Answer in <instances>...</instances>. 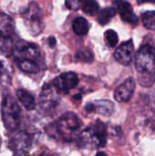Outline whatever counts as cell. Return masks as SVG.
Wrapping results in <instances>:
<instances>
[{
    "mask_svg": "<svg viewBox=\"0 0 155 156\" xmlns=\"http://www.w3.org/2000/svg\"><path fill=\"white\" fill-rule=\"evenodd\" d=\"M81 122L79 117L72 112H68L61 116L55 123V132L58 136L64 141L74 140L80 132Z\"/></svg>",
    "mask_w": 155,
    "mask_h": 156,
    "instance_id": "6da1fadb",
    "label": "cell"
},
{
    "mask_svg": "<svg viewBox=\"0 0 155 156\" xmlns=\"http://www.w3.org/2000/svg\"><path fill=\"white\" fill-rule=\"evenodd\" d=\"M2 121L5 127L9 131L16 130L21 122V112L17 102L9 95H5L1 105Z\"/></svg>",
    "mask_w": 155,
    "mask_h": 156,
    "instance_id": "7a4b0ae2",
    "label": "cell"
},
{
    "mask_svg": "<svg viewBox=\"0 0 155 156\" xmlns=\"http://www.w3.org/2000/svg\"><path fill=\"white\" fill-rule=\"evenodd\" d=\"M16 44L13 20L5 14H0V52L5 56L13 55Z\"/></svg>",
    "mask_w": 155,
    "mask_h": 156,
    "instance_id": "3957f363",
    "label": "cell"
},
{
    "mask_svg": "<svg viewBox=\"0 0 155 156\" xmlns=\"http://www.w3.org/2000/svg\"><path fill=\"white\" fill-rule=\"evenodd\" d=\"M80 140L89 147H102L107 142V130L104 123L97 121L91 126L86 128L80 134Z\"/></svg>",
    "mask_w": 155,
    "mask_h": 156,
    "instance_id": "277c9868",
    "label": "cell"
},
{
    "mask_svg": "<svg viewBox=\"0 0 155 156\" xmlns=\"http://www.w3.org/2000/svg\"><path fill=\"white\" fill-rule=\"evenodd\" d=\"M135 66L139 72L155 75V48L143 45L135 56Z\"/></svg>",
    "mask_w": 155,
    "mask_h": 156,
    "instance_id": "5b68a950",
    "label": "cell"
},
{
    "mask_svg": "<svg viewBox=\"0 0 155 156\" xmlns=\"http://www.w3.org/2000/svg\"><path fill=\"white\" fill-rule=\"evenodd\" d=\"M13 57L15 59H28L36 61L40 58V50L36 44L21 40L16 42Z\"/></svg>",
    "mask_w": 155,
    "mask_h": 156,
    "instance_id": "8992f818",
    "label": "cell"
},
{
    "mask_svg": "<svg viewBox=\"0 0 155 156\" xmlns=\"http://www.w3.org/2000/svg\"><path fill=\"white\" fill-rule=\"evenodd\" d=\"M24 18L32 34L37 35L42 31V13L36 3L29 5L24 13Z\"/></svg>",
    "mask_w": 155,
    "mask_h": 156,
    "instance_id": "52a82bcc",
    "label": "cell"
},
{
    "mask_svg": "<svg viewBox=\"0 0 155 156\" xmlns=\"http://www.w3.org/2000/svg\"><path fill=\"white\" fill-rule=\"evenodd\" d=\"M52 84L57 90L68 92L79 84V78L74 72H65L55 78Z\"/></svg>",
    "mask_w": 155,
    "mask_h": 156,
    "instance_id": "ba28073f",
    "label": "cell"
},
{
    "mask_svg": "<svg viewBox=\"0 0 155 156\" xmlns=\"http://www.w3.org/2000/svg\"><path fill=\"white\" fill-rule=\"evenodd\" d=\"M58 97L49 85H45L39 96V105L44 111H51L58 103Z\"/></svg>",
    "mask_w": 155,
    "mask_h": 156,
    "instance_id": "9c48e42d",
    "label": "cell"
},
{
    "mask_svg": "<svg viewBox=\"0 0 155 156\" xmlns=\"http://www.w3.org/2000/svg\"><path fill=\"white\" fill-rule=\"evenodd\" d=\"M133 50L134 47L132 40H128L126 42H123L116 48V50L114 51V58L119 63L127 66L132 61Z\"/></svg>",
    "mask_w": 155,
    "mask_h": 156,
    "instance_id": "30bf717a",
    "label": "cell"
},
{
    "mask_svg": "<svg viewBox=\"0 0 155 156\" xmlns=\"http://www.w3.org/2000/svg\"><path fill=\"white\" fill-rule=\"evenodd\" d=\"M134 90H135V81L133 79L130 78L116 89L114 93V98L119 102H128L132 99Z\"/></svg>",
    "mask_w": 155,
    "mask_h": 156,
    "instance_id": "8fae6325",
    "label": "cell"
},
{
    "mask_svg": "<svg viewBox=\"0 0 155 156\" xmlns=\"http://www.w3.org/2000/svg\"><path fill=\"white\" fill-rule=\"evenodd\" d=\"M117 10L122 17V19L127 23H130L133 26L138 24L139 18L134 14L132 6L128 2L119 1L117 2Z\"/></svg>",
    "mask_w": 155,
    "mask_h": 156,
    "instance_id": "7c38bea8",
    "label": "cell"
},
{
    "mask_svg": "<svg viewBox=\"0 0 155 156\" xmlns=\"http://www.w3.org/2000/svg\"><path fill=\"white\" fill-rule=\"evenodd\" d=\"M85 109L89 112H98L105 116H109L112 112L113 104L110 101H97L96 103L88 104L85 107Z\"/></svg>",
    "mask_w": 155,
    "mask_h": 156,
    "instance_id": "4fadbf2b",
    "label": "cell"
},
{
    "mask_svg": "<svg viewBox=\"0 0 155 156\" xmlns=\"http://www.w3.org/2000/svg\"><path fill=\"white\" fill-rule=\"evenodd\" d=\"M30 145V138L26 133H17L11 140V148L16 152L26 151Z\"/></svg>",
    "mask_w": 155,
    "mask_h": 156,
    "instance_id": "5bb4252c",
    "label": "cell"
},
{
    "mask_svg": "<svg viewBox=\"0 0 155 156\" xmlns=\"http://www.w3.org/2000/svg\"><path fill=\"white\" fill-rule=\"evenodd\" d=\"M16 97L18 101L22 103L27 111H33L36 108V101L34 97L25 90H16Z\"/></svg>",
    "mask_w": 155,
    "mask_h": 156,
    "instance_id": "9a60e30c",
    "label": "cell"
},
{
    "mask_svg": "<svg viewBox=\"0 0 155 156\" xmlns=\"http://www.w3.org/2000/svg\"><path fill=\"white\" fill-rule=\"evenodd\" d=\"M17 67L26 73H37L39 71V66L37 61L28 59H15Z\"/></svg>",
    "mask_w": 155,
    "mask_h": 156,
    "instance_id": "2e32d148",
    "label": "cell"
},
{
    "mask_svg": "<svg viewBox=\"0 0 155 156\" xmlns=\"http://www.w3.org/2000/svg\"><path fill=\"white\" fill-rule=\"evenodd\" d=\"M73 31L79 36H84L89 31V23L84 17H77L72 23Z\"/></svg>",
    "mask_w": 155,
    "mask_h": 156,
    "instance_id": "e0dca14e",
    "label": "cell"
},
{
    "mask_svg": "<svg viewBox=\"0 0 155 156\" xmlns=\"http://www.w3.org/2000/svg\"><path fill=\"white\" fill-rule=\"evenodd\" d=\"M116 12H117V10L114 7H106L98 16V22L100 25L108 24L111 21V19L115 16Z\"/></svg>",
    "mask_w": 155,
    "mask_h": 156,
    "instance_id": "ac0fdd59",
    "label": "cell"
},
{
    "mask_svg": "<svg viewBox=\"0 0 155 156\" xmlns=\"http://www.w3.org/2000/svg\"><path fill=\"white\" fill-rule=\"evenodd\" d=\"M142 22L145 28L155 30V11L144 12L142 16Z\"/></svg>",
    "mask_w": 155,
    "mask_h": 156,
    "instance_id": "d6986e66",
    "label": "cell"
},
{
    "mask_svg": "<svg viewBox=\"0 0 155 156\" xmlns=\"http://www.w3.org/2000/svg\"><path fill=\"white\" fill-rule=\"evenodd\" d=\"M81 8L84 13L90 15V16H94L97 14L99 10V4L95 1L91 0H87L83 1L81 3Z\"/></svg>",
    "mask_w": 155,
    "mask_h": 156,
    "instance_id": "ffe728a7",
    "label": "cell"
},
{
    "mask_svg": "<svg viewBox=\"0 0 155 156\" xmlns=\"http://www.w3.org/2000/svg\"><path fill=\"white\" fill-rule=\"evenodd\" d=\"M104 38H105V42L107 44L108 47L110 48H113L117 45L119 38H118V35L117 33L112 30V29H109L105 32L104 34Z\"/></svg>",
    "mask_w": 155,
    "mask_h": 156,
    "instance_id": "44dd1931",
    "label": "cell"
},
{
    "mask_svg": "<svg viewBox=\"0 0 155 156\" xmlns=\"http://www.w3.org/2000/svg\"><path fill=\"white\" fill-rule=\"evenodd\" d=\"M77 58L84 62H90L93 59V55L90 50H79L77 53Z\"/></svg>",
    "mask_w": 155,
    "mask_h": 156,
    "instance_id": "7402d4cb",
    "label": "cell"
},
{
    "mask_svg": "<svg viewBox=\"0 0 155 156\" xmlns=\"http://www.w3.org/2000/svg\"><path fill=\"white\" fill-rule=\"evenodd\" d=\"M79 5H81V3L80 2H78V1H67L66 2V5L69 8V9H72V10H77L79 9L80 6Z\"/></svg>",
    "mask_w": 155,
    "mask_h": 156,
    "instance_id": "603a6c76",
    "label": "cell"
},
{
    "mask_svg": "<svg viewBox=\"0 0 155 156\" xmlns=\"http://www.w3.org/2000/svg\"><path fill=\"white\" fill-rule=\"evenodd\" d=\"M48 41H49V45H50V47H54V46H55V44H56V39H55V37H49V39H48Z\"/></svg>",
    "mask_w": 155,
    "mask_h": 156,
    "instance_id": "cb8c5ba5",
    "label": "cell"
},
{
    "mask_svg": "<svg viewBox=\"0 0 155 156\" xmlns=\"http://www.w3.org/2000/svg\"><path fill=\"white\" fill-rule=\"evenodd\" d=\"M3 72H4V65H3V63L0 61V76L3 74Z\"/></svg>",
    "mask_w": 155,
    "mask_h": 156,
    "instance_id": "d4e9b609",
    "label": "cell"
},
{
    "mask_svg": "<svg viewBox=\"0 0 155 156\" xmlns=\"http://www.w3.org/2000/svg\"><path fill=\"white\" fill-rule=\"evenodd\" d=\"M96 156H107L104 153H99V154H97V155Z\"/></svg>",
    "mask_w": 155,
    "mask_h": 156,
    "instance_id": "484cf974",
    "label": "cell"
},
{
    "mask_svg": "<svg viewBox=\"0 0 155 156\" xmlns=\"http://www.w3.org/2000/svg\"><path fill=\"white\" fill-rule=\"evenodd\" d=\"M40 156H56L53 155V154H42Z\"/></svg>",
    "mask_w": 155,
    "mask_h": 156,
    "instance_id": "4316f807",
    "label": "cell"
},
{
    "mask_svg": "<svg viewBox=\"0 0 155 156\" xmlns=\"http://www.w3.org/2000/svg\"><path fill=\"white\" fill-rule=\"evenodd\" d=\"M15 156H21V155H17V154H16V155H15Z\"/></svg>",
    "mask_w": 155,
    "mask_h": 156,
    "instance_id": "83f0119b",
    "label": "cell"
}]
</instances>
